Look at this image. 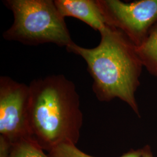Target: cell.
Listing matches in <instances>:
<instances>
[{"instance_id":"ba28073f","label":"cell","mask_w":157,"mask_h":157,"mask_svg":"<svg viewBox=\"0 0 157 157\" xmlns=\"http://www.w3.org/2000/svg\"><path fill=\"white\" fill-rule=\"evenodd\" d=\"M141 148L130 150L122 156L118 157H140ZM50 157H95L80 150L76 144L72 143H64L56 146L48 152Z\"/></svg>"},{"instance_id":"277c9868","label":"cell","mask_w":157,"mask_h":157,"mask_svg":"<svg viewBox=\"0 0 157 157\" xmlns=\"http://www.w3.org/2000/svg\"><path fill=\"white\" fill-rule=\"evenodd\" d=\"M97 2L106 25L121 31L136 47L146 40L157 25V0Z\"/></svg>"},{"instance_id":"8992f818","label":"cell","mask_w":157,"mask_h":157,"mask_svg":"<svg viewBox=\"0 0 157 157\" xmlns=\"http://www.w3.org/2000/svg\"><path fill=\"white\" fill-rule=\"evenodd\" d=\"M64 18L73 17L100 32L107 26L97 0H54Z\"/></svg>"},{"instance_id":"6da1fadb","label":"cell","mask_w":157,"mask_h":157,"mask_svg":"<svg viewBox=\"0 0 157 157\" xmlns=\"http://www.w3.org/2000/svg\"><path fill=\"white\" fill-rule=\"evenodd\" d=\"M99 44L93 48L67 45L68 52L82 57L93 79L92 89L100 101L119 98L140 117L136 92L144 68L136 46L121 31L107 26L100 32Z\"/></svg>"},{"instance_id":"7a4b0ae2","label":"cell","mask_w":157,"mask_h":157,"mask_svg":"<svg viewBox=\"0 0 157 157\" xmlns=\"http://www.w3.org/2000/svg\"><path fill=\"white\" fill-rule=\"evenodd\" d=\"M29 86L30 139L48 152L64 143L76 145L83 118L73 82L63 75H51Z\"/></svg>"},{"instance_id":"9c48e42d","label":"cell","mask_w":157,"mask_h":157,"mask_svg":"<svg viewBox=\"0 0 157 157\" xmlns=\"http://www.w3.org/2000/svg\"><path fill=\"white\" fill-rule=\"evenodd\" d=\"M10 157H50L31 139H25L12 146Z\"/></svg>"},{"instance_id":"3957f363","label":"cell","mask_w":157,"mask_h":157,"mask_svg":"<svg viewBox=\"0 0 157 157\" xmlns=\"http://www.w3.org/2000/svg\"><path fill=\"white\" fill-rule=\"evenodd\" d=\"M14 17L11 26L3 33L8 41L25 45L53 43L65 47L73 41L62 17L52 0H6Z\"/></svg>"},{"instance_id":"30bf717a","label":"cell","mask_w":157,"mask_h":157,"mask_svg":"<svg viewBox=\"0 0 157 157\" xmlns=\"http://www.w3.org/2000/svg\"><path fill=\"white\" fill-rule=\"evenodd\" d=\"M140 157H154L150 146H146L141 148Z\"/></svg>"},{"instance_id":"52a82bcc","label":"cell","mask_w":157,"mask_h":157,"mask_svg":"<svg viewBox=\"0 0 157 157\" xmlns=\"http://www.w3.org/2000/svg\"><path fill=\"white\" fill-rule=\"evenodd\" d=\"M136 50L143 67L151 75L157 78V25L146 40Z\"/></svg>"},{"instance_id":"5b68a950","label":"cell","mask_w":157,"mask_h":157,"mask_svg":"<svg viewBox=\"0 0 157 157\" xmlns=\"http://www.w3.org/2000/svg\"><path fill=\"white\" fill-rule=\"evenodd\" d=\"M30 90L29 85L9 76L0 78V141L12 146L30 139L29 111Z\"/></svg>"}]
</instances>
